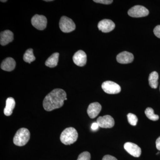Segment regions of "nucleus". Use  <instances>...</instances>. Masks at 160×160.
Segmentation results:
<instances>
[{
  "label": "nucleus",
  "instance_id": "nucleus-4",
  "mask_svg": "<svg viewBox=\"0 0 160 160\" xmlns=\"http://www.w3.org/2000/svg\"><path fill=\"white\" fill-rule=\"evenodd\" d=\"M59 27L61 31L68 33L74 31L76 25L71 19L66 16H62L60 19Z\"/></svg>",
  "mask_w": 160,
  "mask_h": 160
},
{
  "label": "nucleus",
  "instance_id": "nucleus-27",
  "mask_svg": "<svg viewBox=\"0 0 160 160\" xmlns=\"http://www.w3.org/2000/svg\"><path fill=\"white\" fill-rule=\"evenodd\" d=\"M156 145L157 149L160 151V137L157 139Z\"/></svg>",
  "mask_w": 160,
  "mask_h": 160
},
{
  "label": "nucleus",
  "instance_id": "nucleus-11",
  "mask_svg": "<svg viewBox=\"0 0 160 160\" xmlns=\"http://www.w3.org/2000/svg\"><path fill=\"white\" fill-rule=\"evenodd\" d=\"M72 60L77 66H84L87 62V55L85 52L79 50L72 57Z\"/></svg>",
  "mask_w": 160,
  "mask_h": 160
},
{
  "label": "nucleus",
  "instance_id": "nucleus-22",
  "mask_svg": "<svg viewBox=\"0 0 160 160\" xmlns=\"http://www.w3.org/2000/svg\"><path fill=\"white\" fill-rule=\"evenodd\" d=\"M91 155L88 152L85 151L82 152L79 155L77 160H90Z\"/></svg>",
  "mask_w": 160,
  "mask_h": 160
},
{
  "label": "nucleus",
  "instance_id": "nucleus-7",
  "mask_svg": "<svg viewBox=\"0 0 160 160\" xmlns=\"http://www.w3.org/2000/svg\"><path fill=\"white\" fill-rule=\"evenodd\" d=\"M31 23L32 26L37 29L44 30L47 26V18L44 16L36 14L32 18Z\"/></svg>",
  "mask_w": 160,
  "mask_h": 160
},
{
  "label": "nucleus",
  "instance_id": "nucleus-17",
  "mask_svg": "<svg viewBox=\"0 0 160 160\" xmlns=\"http://www.w3.org/2000/svg\"><path fill=\"white\" fill-rule=\"evenodd\" d=\"M59 57V53L58 52H55L47 59L45 62V65L50 68L56 67L58 62Z\"/></svg>",
  "mask_w": 160,
  "mask_h": 160
},
{
  "label": "nucleus",
  "instance_id": "nucleus-16",
  "mask_svg": "<svg viewBox=\"0 0 160 160\" xmlns=\"http://www.w3.org/2000/svg\"><path fill=\"white\" fill-rule=\"evenodd\" d=\"M15 101L13 98H8L6 101V106L4 110V113L6 116H9L12 113L15 106Z\"/></svg>",
  "mask_w": 160,
  "mask_h": 160
},
{
  "label": "nucleus",
  "instance_id": "nucleus-26",
  "mask_svg": "<svg viewBox=\"0 0 160 160\" xmlns=\"http://www.w3.org/2000/svg\"><path fill=\"white\" fill-rule=\"evenodd\" d=\"M99 126L97 122H93L91 126L92 130H93V131H96V130H98L99 129Z\"/></svg>",
  "mask_w": 160,
  "mask_h": 160
},
{
  "label": "nucleus",
  "instance_id": "nucleus-24",
  "mask_svg": "<svg viewBox=\"0 0 160 160\" xmlns=\"http://www.w3.org/2000/svg\"><path fill=\"white\" fill-rule=\"evenodd\" d=\"M153 32L157 37L160 38V25L155 27L154 30H153Z\"/></svg>",
  "mask_w": 160,
  "mask_h": 160
},
{
  "label": "nucleus",
  "instance_id": "nucleus-2",
  "mask_svg": "<svg viewBox=\"0 0 160 160\" xmlns=\"http://www.w3.org/2000/svg\"><path fill=\"white\" fill-rule=\"evenodd\" d=\"M78 138V132L73 127H69L64 129L60 136L61 142L66 145H70L75 142Z\"/></svg>",
  "mask_w": 160,
  "mask_h": 160
},
{
  "label": "nucleus",
  "instance_id": "nucleus-10",
  "mask_svg": "<svg viewBox=\"0 0 160 160\" xmlns=\"http://www.w3.org/2000/svg\"><path fill=\"white\" fill-rule=\"evenodd\" d=\"M98 28L103 32H109L113 30L115 27L114 23L111 20L104 19L98 24Z\"/></svg>",
  "mask_w": 160,
  "mask_h": 160
},
{
  "label": "nucleus",
  "instance_id": "nucleus-23",
  "mask_svg": "<svg viewBox=\"0 0 160 160\" xmlns=\"http://www.w3.org/2000/svg\"><path fill=\"white\" fill-rule=\"evenodd\" d=\"M93 2H95L101 3V4L109 5V4L112 3L113 1L112 0H94Z\"/></svg>",
  "mask_w": 160,
  "mask_h": 160
},
{
  "label": "nucleus",
  "instance_id": "nucleus-13",
  "mask_svg": "<svg viewBox=\"0 0 160 160\" xmlns=\"http://www.w3.org/2000/svg\"><path fill=\"white\" fill-rule=\"evenodd\" d=\"M102 106L98 102L91 103L87 109V113L91 118H94L99 114L102 110Z\"/></svg>",
  "mask_w": 160,
  "mask_h": 160
},
{
  "label": "nucleus",
  "instance_id": "nucleus-5",
  "mask_svg": "<svg viewBox=\"0 0 160 160\" xmlns=\"http://www.w3.org/2000/svg\"><path fill=\"white\" fill-rule=\"evenodd\" d=\"M128 15L132 18H142L147 16L149 11L146 7L142 6H135L129 9Z\"/></svg>",
  "mask_w": 160,
  "mask_h": 160
},
{
  "label": "nucleus",
  "instance_id": "nucleus-30",
  "mask_svg": "<svg viewBox=\"0 0 160 160\" xmlns=\"http://www.w3.org/2000/svg\"></svg>",
  "mask_w": 160,
  "mask_h": 160
},
{
  "label": "nucleus",
  "instance_id": "nucleus-9",
  "mask_svg": "<svg viewBox=\"0 0 160 160\" xmlns=\"http://www.w3.org/2000/svg\"><path fill=\"white\" fill-rule=\"evenodd\" d=\"M124 147L128 153L134 157H139L142 153L141 148L134 143L126 142L124 145Z\"/></svg>",
  "mask_w": 160,
  "mask_h": 160
},
{
  "label": "nucleus",
  "instance_id": "nucleus-14",
  "mask_svg": "<svg viewBox=\"0 0 160 160\" xmlns=\"http://www.w3.org/2000/svg\"><path fill=\"white\" fill-rule=\"evenodd\" d=\"M13 40V33L9 30L1 32L0 34V43L2 46H6Z\"/></svg>",
  "mask_w": 160,
  "mask_h": 160
},
{
  "label": "nucleus",
  "instance_id": "nucleus-15",
  "mask_svg": "<svg viewBox=\"0 0 160 160\" xmlns=\"http://www.w3.org/2000/svg\"><path fill=\"white\" fill-rule=\"evenodd\" d=\"M16 65V63L15 61L12 58H6L2 62L1 68L4 71L10 72L14 70Z\"/></svg>",
  "mask_w": 160,
  "mask_h": 160
},
{
  "label": "nucleus",
  "instance_id": "nucleus-25",
  "mask_svg": "<svg viewBox=\"0 0 160 160\" xmlns=\"http://www.w3.org/2000/svg\"><path fill=\"white\" fill-rule=\"evenodd\" d=\"M102 160H118L116 158L109 155H106L103 158Z\"/></svg>",
  "mask_w": 160,
  "mask_h": 160
},
{
  "label": "nucleus",
  "instance_id": "nucleus-1",
  "mask_svg": "<svg viewBox=\"0 0 160 160\" xmlns=\"http://www.w3.org/2000/svg\"><path fill=\"white\" fill-rule=\"evenodd\" d=\"M66 98V92L62 89H53L46 96L43 101V106L47 111L61 108L64 105Z\"/></svg>",
  "mask_w": 160,
  "mask_h": 160
},
{
  "label": "nucleus",
  "instance_id": "nucleus-3",
  "mask_svg": "<svg viewBox=\"0 0 160 160\" xmlns=\"http://www.w3.org/2000/svg\"><path fill=\"white\" fill-rule=\"evenodd\" d=\"M30 133L26 128H21L18 130L13 138V143L16 146H22L26 145L30 139Z\"/></svg>",
  "mask_w": 160,
  "mask_h": 160
},
{
  "label": "nucleus",
  "instance_id": "nucleus-12",
  "mask_svg": "<svg viewBox=\"0 0 160 160\" xmlns=\"http://www.w3.org/2000/svg\"><path fill=\"white\" fill-rule=\"evenodd\" d=\"M116 59L118 62L121 64H129L132 62L134 56L131 52L124 51L118 54Z\"/></svg>",
  "mask_w": 160,
  "mask_h": 160
},
{
  "label": "nucleus",
  "instance_id": "nucleus-18",
  "mask_svg": "<svg viewBox=\"0 0 160 160\" xmlns=\"http://www.w3.org/2000/svg\"><path fill=\"white\" fill-rule=\"evenodd\" d=\"M158 74L157 72H152L149 74V85L152 88H153V89L157 88L158 85Z\"/></svg>",
  "mask_w": 160,
  "mask_h": 160
},
{
  "label": "nucleus",
  "instance_id": "nucleus-21",
  "mask_svg": "<svg viewBox=\"0 0 160 160\" xmlns=\"http://www.w3.org/2000/svg\"><path fill=\"white\" fill-rule=\"evenodd\" d=\"M128 122L132 126H135L137 124L138 118L134 114L129 113L127 115Z\"/></svg>",
  "mask_w": 160,
  "mask_h": 160
},
{
  "label": "nucleus",
  "instance_id": "nucleus-19",
  "mask_svg": "<svg viewBox=\"0 0 160 160\" xmlns=\"http://www.w3.org/2000/svg\"><path fill=\"white\" fill-rule=\"evenodd\" d=\"M35 59L36 58L33 53V49H27L23 56L24 61L30 64L32 62H33Z\"/></svg>",
  "mask_w": 160,
  "mask_h": 160
},
{
  "label": "nucleus",
  "instance_id": "nucleus-28",
  "mask_svg": "<svg viewBox=\"0 0 160 160\" xmlns=\"http://www.w3.org/2000/svg\"><path fill=\"white\" fill-rule=\"evenodd\" d=\"M45 2H52V1H52V0H48V1H46V0H45Z\"/></svg>",
  "mask_w": 160,
  "mask_h": 160
},
{
  "label": "nucleus",
  "instance_id": "nucleus-8",
  "mask_svg": "<svg viewBox=\"0 0 160 160\" xmlns=\"http://www.w3.org/2000/svg\"><path fill=\"white\" fill-rule=\"evenodd\" d=\"M97 122L100 127L102 128H111L114 126V119L111 116L105 115L98 118Z\"/></svg>",
  "mask_w": 160,
  "mask_h": 160
},
{
  "label": "nucleus",
  "instance_id": "nucleus-29",
  "mask_svg": "<svg viewBox=\"0 0 160 160\" xmlns=\"http://www.w3.org/2000/svg\"><path fill=\"white\" fill-rule=\"evenodd\" d=\"M1 2H7V1H2V0H1Z\"/></svg>",
  "mask_w": 160,
  "mask_h": 160
},
{
  "label": "nucleus",
  "instance_id": "nucleus-6",
  "mask_svg": "<svg viewBox=\"0 0 160 160\" xmlns=\"http://www.w3.org/2000/svg\"><path fill=\"white\" fill-rule=\"evenodd\" d=\"M102 89L106 93L109 94H118L121 92V88L117 83L112 81H106L102 83Z\"/></svg>",
  "mask_w": 160,
  "mask_h": 160
},
{
  "label": "nucleus",
  "instance_id": "nucleus-20",
  "mask_svg": "<svg viewBox=\"0 0 160 160\" xmlns=\"http://www.w3.org/2000/svg\"><path fill=\"white\" fill-rule=\"evenodd\" d=\"M145 112L146 117L152 121H157L159 118L158 115L155 114L154 110L152 108L148 107L145 110Z\"/></svg>",
  "mask_w": 160,
  "mask_h": 160
}]
</instances>
